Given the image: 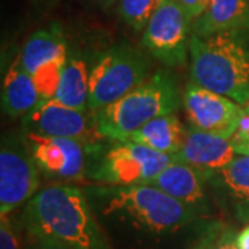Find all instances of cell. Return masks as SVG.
<instances>
[{"mask_svg":"<svg viewBox=\"0 0 249 249\" xmlns=\"http://www.w3.org/2000/svg\"><path fill=\"white\" fill-rule=\"evenodd\" d=\"M22 223L29 234L72 249H112L86 193L78 187L54 184L39 190L25 205Z\"/></svg>","mask_w":249,"mask_h":249,"instance_id":"obj_1","label":"cell"},{"mask_svg":"<svg viewBox=\"0 0 249 249\" xmlns=\"http://www.w3.org/2000/svg\"><path fill=\"white\" fill-rule=\"evenodd\" d=\"M190 76L196 85L247 107L249 31H229L190 40Z\"/></svg>","mask_w":249,"mask_h":249,"instance_id":"obj_2","label":"cell"},{"mask_svg":"<svg viewBox=\"0 0 249 249\" xmlns=\"http://www.w3.org/2000/svg\"><path fill=\"white\" fill-rule=\"evenodd\" d=\"M85 193L104 214H119L137 227L157 234L176 231L196 219L186 205L150 184H96L88 187Z\"/></svg>","mask_w":249,"mask_h":249,"instance_id":"obj_3","label":"cell"},{"mask_svg":"<svg viewBox=\"0 0 249 249\" xmlns=\"http://www.w3.org/2000/svg\"><path fill=\"white\" fill-rule=\"evenodd\" d=\"M181 98L178 79L168 70H157L124 97L94 112L97 134L101 139L124 140L152 119L178 112Z\"/></svg>","mask_w":249,"mask_h":249,"instance_id":"obj_4","label":"cell"},{"mask_svg":"<svg viewBox=\"0 0 249 249\" xmlns=\"http://www.w3.org/2000/svg\"><path fill=\"white\" fill-rule=\"evenodd\" d=\"M175 155L154 151L130 142L100 139L88 144V175L97 184H150L170 163Z\"/></svg>","mask_w":249,"mask_h":249,"instance_id":"obj_5","label":"cell"},{"mask_svg":"<svg viewBox=\"0 0 249 249\" xmlns=\"http://www.w3.org/2000/svg\"><path fill=\"white\" fill-rule=\"evenodd\" d=\"M151 58L130 45L114 46L106 50L90 68L88 109L101 108L124 97L151 76Z\"/></svg>","mask_w":249,"mask_h":249,"instance_id":"obj_6","label":"cell"},{"mask_svg":"<svg viewBox=\"0 0 249 249\" xmlns=\"http://www.w3.org/2000/svg\"><path fill=\"white\" fill-rule=\"evenodd\" d=\"M193 21L176 0H160L142 32V46L166 67H183L190 57Z\"/></svg>","mask_w":249,"mask_h":249,"instance_id":"obj_7","label":"cell"},{"mask_svg":"<svg viewBox=\"0 0 249 249\" xmlns=\"http://www.w3.org/2000/svg\"><path fill=\"white\" fill-rule=\"evenodd\" d=\"M39 168L21 136H4L0 148V216L28 204L39 188Z\"/></svg>","mask_w":249,"mask_h":249,"instance_id":"obj_8","label":"cell"},{"mask_svg":"<svg viewBox=\"0 0 249 249\" xmlns=\"http://www.w3.org/2000/svg\"><path fill=\"white\" fill-rule=\"evenodd\" d=\"M181 106L188 126L208 133L232 139L245 115V108L230 98L190 80L183 90Z\"/></svg>","mask_w":249,"mask_h":249,"instance_id":"obj_9","label":"cell"},{"mask_svg":"<svg viewBox=\"0 0 249 249\" xmlns=\"http://www.w3.org/2000/svg\"><path fill=\"white\" fill-rule=\"evenodd\" d=\"M22 132L46 136L75 139L86 144L97 142L94 112L67 107L54 98L42 101L29 114L22 116Z\"/></svg>","mask_w":249,"mask_h":249,"instance_id":"obj_10","label":"cell"},{"mask_svg":"<svg viewBox=\"0 0 249 249\" xmlns=\"http://www.w3.org/2000/svg\"><path fill=\"white\" fill-rule=\"evenodd\" d=\"M36 165L47 178L73 181L88 175V144L75 139L46 137L22 132Z\"/></svg>","mask_w":249,"mask_h":249,"instance_id":"obj_11","label":"cell"},{"mask_svg":"<svg viewBox=\"0 0 249 249\" xmlns=\"http://www.w3.org/2000/svg\"><path fill=\"white\" fill-rule=\"evenodd\" d=\"M235 155L231 139L188 126L184 142L178 154H175V158L176 162L209 173L226 168L235 158Z\"/></svg>","mask_w":249,"mask_h":249,"instance_id":"obj_12","label":"cell"},{"mask_svg":"<svg viewBox=\"0 0 249 249\" xmlns=\"http://www.w3.org/2000/svg\"><path fill=\"white\" fill-rule=\"evenodd\" d=\"M205 173L181 162H173L150 183L198 214L209 209L205 191Z\"/></svg>","mask_w":249,"mask_h":249,"instance_id":"obj_13","label":"cell"},{"mask_svg":"<svg viewBox=\"0 0 249 249\" xmlns=\"http://www.w3.org/2000/svg\"><path fill=\"white\" fill-rule=\"evenodd\" d=\"M229 31H249V0H209L204 14L193 22V35L199 37Z\"/></svg>","mask_w":249,"mask_h":249,"instance_id":"obj_14","label":"cell"},{"mask_svg":"<svg viewBox=\"0 0 249 249\" xmlns=\"http://www.w3.org/2000/svg\"><path fill=\"white\" fill-rule=\"evenodd\" d=\"M68 57L67 40L61 28L53 24L49 28L39 29L28 37L21 53L17 55L18 62L25 71L34 76L53 62L61 61Z\"/></svg>","mask_w":249,"mask_h":249,"instance_id":"obj_15","label":"cell"},{"mask_svg":"<svg viewBox=\"0 0 249 249\" xmlns=\"http://www.w3.org/2000/svg\"><path fill=\"white\" fill-rule=\"evenodd\" d=\"M43 98L34 78L16 58L7 68L1 85V108L10 116H25L36 108Z\"/></svg>","mask_w":249,"mask_h":249,"instance_id":"obj_16","label":"cell"},{"mask_svg":"<svg viewBox=\"0 0 249 249\" xmlns=\"http://www.w3.org/2000/svg\"><path fill=\"white\" fill-rule=\"evenodd\" d=\"M187 127L180 121L178 112L160 116L142 126L136 132L118 142H137L154 151L175 155L186 139Z\"/></svg>","mask_w":249,"mask_h":249,"instance_id":"obj_17","label":"cell"},{"mask_svg":"<svg viewBox=\"0 0 249 249\" xmlns=\"http://www.w3.org/2000/svg\"><path fill=\"white\" fill-rule=\"evenodd\" d=\"M205 178L222 188L241 219H249V155L237 154L226 168L205 173Z\"/></svg>","mask_w":249,"mask_h":249,"instance_id":"obj_18","label":"cell"},{"mask_svg":"<svg viewBox=\"0 0 249 249\" xmlns=\"http://www.w3.org/2000/svg\"><path fill=\"white\" fill-rule=\"evenodd\" d=\"M89 90L90 68L88 62L80 55L68 54L53 98L67 107L89 111Z\"/></svg>","mask_w":249,"mask_h":249,"instance_id":"obj_19","label":"cell"},{"mask_svg":"<svg viewBox=\"0 0 249 249\" xmlns=\"http://www.w3.org/2000/svg\"><path fill=\"white\" fill-rule=\"evenodd\" d=\"M160 0H118L116 10L124 24L134 32H144Z\"/></svg>","mask_w":249,"mask_h":249,"instance_id":"obj_20","label":"cell"},{"mask_svg":"<svg viewBox=\"0 0 249 249\" xmlns=\"http://www.w3.org/2000/svg\"><path fill=\"white\" fill-rule=\"evenodd\" d=\"M17 232L9 216H0V249H18Z\"/></svg>","mask_w":249,"mask_h":249,"instance_id":"obj_21","label":"cell"},{"mask_svg":"<svg viewBox=\"0 0 249 249\" xmlns=\"http://www.w3.org/2000/svg\"><path fill=\"white\" fill-rule=\"evenodd\" d=\"M176 1L186 11V14L193 22L204 14V11L209 4V0H176Z\"/></svg>","mask_w":249,"mask_h":249,"instance_id":"obj_22","label":"cell"},{"mask_svg":"<svg viewBox=\"0 0 249 249\" xmlns=\"http://www.w3.org/2000/svg\"><path fill=\"white\" fill-rule=\"evenodd\" d=\"M28 237H29V242H31L29 249H72L53 238L35 235V234H29V232H28Z\"/></svg>","mask_w":249,"mask_h":249,"instance_id":"obj_23","label":"cell"},{"mask_svg":"<svg viewBox=\"0 0 249 249\" xmlns=\"http://www.w3.org/2000/svg\"><path fill=\"white\" fill-rule=\"evenodd\" d=\"M235 238H237V235H234L232 230H230V229L224 230V232L222 234V237H220V240H219L214 249H238L237 248Z\"/></svg>","mask_w":249,"mask_h":249,"instance_id":"obj_24","label":"cell"},{"mask_svg":"<svg viewBox=\"0 0 249 249\" xmlns=\"http://www.w3.org/2000/svg\"><path fill=\"white\" fill-rule=\"evenodd\" d=\"M237 139H249V114L245 112V115L241 118L237 133L234 134Z\"/></svg>","mask_w":249,"mask_h":249,"instance_id":"obj_25","label":"cell"},{"mask_svg":"<svg viewBox=\"0 0 249 249\" xmlns=\"http://www.w3.org/2000/svg\"><path fill=\"white\" fill-rule=\"evenodd\" d=\"M231 140L235 154L249 155V139H237V137H232Z\"/></svg>","mask_w":249,"mask_h":249,"instance_id":"obj_26","label":"cell"},{"mask_svg":"<svg viewBox=\"0 0 249 249\" xmlns=\"http://www.w3.org/2000/svg\"><path fill=\"white\" fill-rule=\"evenodd\" d=\"M235 242L238 249H249V224L237 234Z\"/></svg>","mask_w":249,"mask_h":249,"instance_id":"obj_27","label":"cell"},{"mask_svg":"<svg viewBox=\"0 0 249 249\" xmlns=\"http://www.w3.org/2000/svg\"><path fill=\"white\" fill-rule=\"evenodd\" d=\"M86 1H89V3L97 6V7H101V9H108L118 0H86Z\"/></svg>","mask_w":249,"mask_h":249,"instance_id":"obj_28","label":"cell"},{"mask_svg":"<svg viewBox=\"0 0 249 249\" xmlns=\"http://www.w3.org/2000/svg\"><path fill=\"white\" fill-rule=\"evenodd\" d=\"M194 249H211V240L205 237L204 240L201 241Z\"/></svg>","mask_w":249,"mask_h":249,"instance_id":"obj_29","label":"cell"},{"mask_svg":"<svg viewBox=\"0 0 249 249\" xmlns=\"http://www.w3.org/2000/svg\"><path fill=\"white\" fill-rule=\"evenodd\" d=\"M36 3L40 6H53L54 3H57V0H36Z\"/></svg>","mask_w":249,"mask_h":249,"instance_id":"obj_30","label":"cell"},{"mask_svg":"<svg viewBox=\"0 0 249 249\" xmlns=\"http://www.w3.org/2000/svg\"><path fill=\"white\" fill-rule=\"evenodd\" d=\"M244 108H245V112H247V114H249V104L247 106V107H244Z\"/></svg>","mask_w":249,"mask_h":249,"instance_id":"obj_31","label":"cell"}]
</instances>
